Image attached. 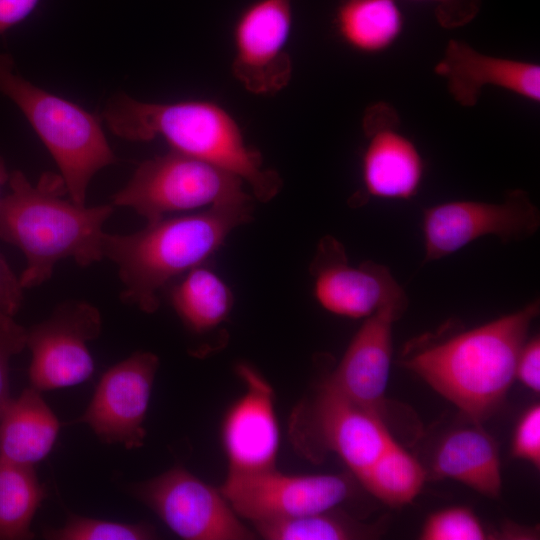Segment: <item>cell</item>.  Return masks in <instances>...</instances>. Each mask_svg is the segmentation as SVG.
<instances>
[{
    "label": "cell",
    "instance_id": "14",
    "mask_svg": "<svg viewBox=\"0 0 540 540\" xmlns=\"http://www.w3.org/2000/svg\"><path fill=\"white\" fill-rule=\"evenodd\" d=\"M310 273L317 302L333 314L359 319L385 307L407 308V294L387 267L372 261L351 265L331 236L320 240Z\"/></svg>",
    "mask_w": 540,
    "mask_h": 540
},
{
    "label": "cell",
    "instance_id": "30",
    "mask_svg": "<svg viewBox=\"0 0 540 540\" xmlns=\"http://www.w3.org/2000/svg\"><path fill=\"white\" fill-rule=\"evenodd\" d=\"M436 4L435 14L444 28L460 27L471 21L479 10L480 0H417Z\"/></svg>",
    "mask_w": 540,
    "mask_h": 540
},
{
    "label": "cell",
    "instance_id": "28",
    "mask_svg": "<svg viewBox=\"0 0 540 540\" xmlns=\"http://www.w3.org/2000/svg\"><path fill=\"white\" fill-rule=\"evenodd\" d=\"M27 329L13 316L0 314V414L10 401L9 363L26 347Z\"/></svg>",
    "mask_w": 540,
    "mask_h": 540
},
{
    "label": "cell",
    "instance_id": "34",
    "mask_svg": "<svg viewBox=\"0 0 540 540\" xmlns=\"http://www.w3.org/2000/svg\"><path fill=\"white\" fill-rule=\"evenodd\" d=\"M10 173L11 172L8 171L3 157L0 155V190L6 183H8Z\"/></svg>",
    "mask_w": 540,
    "mask_h": 540
},
{
    "label": "cell",
    "instance_id": "8",
    "mask_svg": "<svg viewBox=\"0 0 540 540\" xmlns=\"http://www.w3.org/2000/svg\"><path fill=\"white\" fill-rule=\"evenodd\" d=\"M131 494L149 507L177 536L186 540H253L220 488L182 466L134 483Z\"/></svg>",
    "mask_w": 540,
    "mask_h": 540
},
{
    "label": "cell",
    "instance_id": "31",
    "mask_svg": "<svg viewBox=\"0 0 540 540\" xmlns=\"http://www.w3.org/2000/svg\"><path fill=\"white\" fill-rule=\"evenodd\" d=\"M515 377L535 393L540 391V341L533 337L523 345L516 363Z\"/></svg>",
    "mask_w": 540,
    "mask_h": 540
},
{
    "label": "cell",
    "instance_id": "12",
    "mask_svg": "<svg viewBox=\"0 0 540 540\" xmlns=\"http://www.w3.org/2000/svg\"><path fill=\"white\" fill-rule=\"evenodd\" d=\"M296 0H256L238 16L232 33L231 72L249 93L277 94L293 75L288 42Z\"/></svg>",
    "mask_w": 540,
    "mask_h": 540
},
{
    "label": "cell",
    "instance_id": "1",
    "mask_svg": "<svg viewBox=\"0 0 540 540\" xmlns=\"http://www.w3.org/2000/svg\"><path fill=\"white\" fill-rule=\"evenodd\" d=\"M102 118L113 134L133 142L162 138L170 150L200 159L239 177L252 196L268 202L282 187L264 165L234 117L212 101L145 102L125 93L111 97Z\"/></svg>",
    "mask_w": 540,
    "mask_h": 540
},
{
    "label": "cell",
    "instance_id": "13",
    "mask_svg": "<svg viewBox=\"0 0 540 540\" xmlns=\"http://www.w3.org/2000/svg\"><path fill=\"white\" fill-rule=\"evenodd\" d=\"M158 368V356L148 351L113 365L102 375L86 410L71 423L88 425L104 443L140 448Z\"/></svg>",
    "mask_w": 540,
    "mask_h": 540
},
{
    "label": "cell",
    "instance_id": "19",
    "mask_svg": "<svg viewBox=\"0 0 540 540\" xmlns=\"http://www.w3.org/2000/svg\"><path fill=\"white\" fill-rule=\"evenodd\" d=\"M60 422L32 386L11 398L0 414V460L31 466L51 452Z\"/></svg>",
    "mask_w": 540,
    "mask_h": 540
},
{
    "label": "cell",
    "instance_id": "22",
    "mask_svg": "<svg viewBox=\"0 0 540 540\" xmlns=\"http://www.w3.org/2000/svg\"><path fill=\"white\" fill-rule=\"evenodd\" d=\"M334 23L338 36L352 50L376 54L396 42L404 19L396 0H340Z\"/></svg>",
    "mask_w": 540,
    "mask_h": 540
},
{
    "label": "cell",
    "instance_id": "11",
    "mask_svg": "<svg viewBox=\"0 0 540 540\" xmlns=\"http://www.w3.org/2000/svg\"><path fill=\"white\" fill-rule=\"evenodd\" d=\"M101 329L99 310L78 300L62 302L48 318L27 329L31 386L42 392L88 380L95 367L88 344L100 336Z\"/></svg>",
    "mask_w": 540,
    "mask_h": 540
},
{
    "label": "cell",
    "instance_id": "3",
    "mask_svg": "<svg viewBox=\"0 0 540 540\" xmlns=\"http://www.w3.org/2000/svg\"><path fill=\"white\" fill-rule=\"evenodd\" d=\"M539 313L538 300L513 313L426 346L402 365L479 423L503 403L519 353Z\"/></svg>",
    "mask_w": 540,
    "mask_h": 540
},
{
    "label": "cell",
    "instance_id": "7",
    "mask_svg": "<svg viewBox=\"0 0 540 540\" xmlns=\"http://www.w3.org/2000/svg\"><path fill=\"white\" fill-rule=\"evenodd\" d=\"M289 437L303 457L338 455L357 478L395 441L383 417L350 401L325 380L292 411Z\"/></svg>",
    "mask_w": 540,
    "mask_h": 540
},
{
    "label": "cell",
    "instance_id": "4",
    "mask_svg": "<svg viewBox=\"0 0 540 540\" xmlns=\"http://www.w3.org/2000/svg\"><path fill=\"white\" fill-rule=\"evenodd\" d=\"M252 203L221 205L164 217L137 232L103 237L104 258L118 268L121 300L145 313L160 305L159 292L189 270L204 265L229 234L249 222Z\"/></svg>",
    "mask_w": 540,
    "mask_h": 540
},
{
    "label": "cell",
    "instance_id": "5",
    "mask_svg": "<svg viewBox=\"0 0 540 540\" xmlns=\"http://www.w3.org/2000/svg\"><path fill=\"white\" fill-rule=\"evenodd\" d=\"M0 95L21 111L45 145L58 166L69 198L86 205L92 178L117 162L99 119L27 80L9 53H0Z\"/></svg>",
    "mask_w": 540,
    "mask_h": 540
},
{
    "label": "cell",
    "instance_id": "2",
    "mask_svg": "<svg viewBox=\"0 0 540 540\" xmlns=\"http://www.w3.org/2000/svg\"><path fill=\"white\" fill-rule=\"evenodd\" d=\"M8 185L10 192L0 197V239L26 258L19 276L23 289L49 280L60 260L71 258L86 267L104 259L103 226L113 213L112 204L88 207L66 199L60 174L43 173L32 184L15 170Z\"/></svg>",
    "mask_w": 540,
    "mask_h": 540
},
{
    "label": "cell",
    "instance_id": "16",
    "mask_svg": "<svg viewBox=\"0 0 540 540\" xmlns=\"http://www.w3.org/2000/svg\"><path fill=\"white\" fill-rule=\"evenodd\" d=\"M395 110L385 103L369 107L363 118L368 139L362 155L361 176L368 196L408 200L423 180L424 161L415 144L397 131Z\"/></svg>",
    "mask_w": 540,
    "mask_h": 540
},
{
    "label": "cell",
    "instance_id": "18",
    "mask_svg": "<svg viewBox=\"0 0 540 540\" xmlns=\"http://www.w3.org/2000/svg\"><path fill=\"white\" fill-rule=\"evenodd\" d=\"M434 72L445 80L449 94L463 107L475 106L485 86L540 101L538 64L485 55L463 41L451 39L447 43Z\"/></svg>",
    "mask_w": 540,
    "mask_h": 540
},
{
    "label": "cell",
    "instance_id": "17",
    "mask_svg": "<svg viewBox=\"0 0 540 540\" xmlns=\"http://www.w3.org/2000/svg\"><path fill=\"white\" fill-rule=\"evenodd\" d=\"M404 310L382 308L365 318L325 381L355 404L383 417L392 361V328Z\"/></svg>",
    "mask_w": 540,
    "mask_h": 540
},
{
    "label": "cell",
    "instance_id": "25",
    "mask_svg": "<svg viewBox=\"0 0 540 540\" xmlns=\"http://www.w3.org/2000/svg\"><path fill=\"white\" fill-rule=\"evenodd\" d=\"M252 526L265 540H351L374 534V528L335 509Z\"/></svg>",
    "mask_w": 540,
    "mask_h": 540
},
{
    "label": "cell",
    "instance_id": "26",
    "mask_svg": "<svg viewBox=\"0 0 540 540\" xmlns=\"http://www.w3.org/2000/svg\"><path fill=\"white\" fill-rule=\"evenodd\" d=\"M45 538L52 540H151L157 538L148 523H123L70 515L60 528L47 529Z\"/></svg>",
    "mask_w": 540,
    "mask_h": 540
},
{
    "label": "cell",
    "instance_id": "10",
    "mask_svg": "<svg viewBox=\"0 0 540 540\" xmlns=\"http://www.w3.org/2000/svg\"><path fill=\"white\" fill-rule=\"evenodd\" d=\"M539 225L537 207L520 189L510 191L501 203L457 200L433 205L423 212L424 261L447 257L488 235L503 242L525 239Z\"/></svg>",
    "mask_w": 540,
    "mask_h": 540
},
{
    "label": "cell",
    "instance_id": "29",
    "mask_svg": "<svg viewBox=\"0 0 540 540\" xmlns=\"http://www.w3.org/2000/svg\"><path fill=\"white\" fill-rule=\"evenodd\" d=\"M513 457L540 466V406L533 404L520 417L513 434Z\"/></svg>",
    "mask_w": 540,
    "mask_h": 540
},
{
    "label": "cell",
    "instance_id": "33",
    "mask_svg": "<svg viewBox=\"0 0 540 540\" xmlns=\"http://www.w3.org/2000/svg\"><path fill=\"white\" fill-rule=\"evenodd\" d=\"M39 0H0V35L27 18Z\"/></svg>",
    "mask_w": 540,
    "mask_h": 540
},
{
    "label": "cell",
    "instance_id": "27",
    "mask_svg": "<svg viewBox=\"0 0 540 540\" xmlns=\"http://www.w3.org/2000/svg\"><path fill=\"white\" fill-rule=\"evenodd\" d=\"M423 540H484L489 533L469 508L454 506L432 513L420 533Z\"/></svg>",
    "mask_w": 540,
    "mask_h": 540
},
{
    "label": "cell",
    "instance_id": "20",
    "mask_svg": "<svg viewBox=\"0 0 540 540\" xmlns=\"http://www.w3.org/2000/svg\"><path fill=\"white\" fill-rule=\"evenodd\" d=\"M432 470L435 476L461 482L486 497L500 496L498 446L478 426L456 429L445 435L435 450Z\"/></svg>",
    "mask_w": 540,
    "mask_h": 540
},
{
    "label": "cell",
    "instance_id": "9",
    "mask_svg": "<svg viewBox=\"0 0 540 540\" xmlns=\"http://www.w3.org/2000/svg\"><path fill=\"white\" fill-rule=\"evenodd\" d=\"M352 474H284L277 468L227 474L220 490L252 525L336 509L354 492Z\"/></svg>",
    "mask_w": 540,
    "mask_h": 540
},
{
    "label": "cell",
    "instance_id": "23",
    "mask_svg": "<svg viewBox=\"0 0 540 540\" xmlns=\"http://www.w3.org/2000/svg\"><path fill=\"white\" fill-rule=\"evenodd\" d=\"M44 498L34 467L0 460V540L33 538L31 522Z\"/></svg>",
    "mask_w": 540,
    "mask_h": 540
},
{
    "label": "cell",
    "instance_id": "21",
    "mask_svg": "<svg viewBox=\"0 0 540 540\" xmlns=\"http://www.w3.org/2000/svg\"><path fill=\"white\" fill-rule=\"evenodd\" d=\"M172 283L169 301L192 332L212 331L229 317L233 306L231 288L205 264L189 270Z\"/></svg>",
    "mask_w": 540,
    "mask_h": 540
},
{
    "label": "cell",
    "instance_id": "15",
    "mask_svg": "<svg viewBox=\"0 0 540 540\" xmlns=\"http://www.w3.org/2000/svg\"><path fill=\"white\" fill-rule=\"evenodd\" d=\"M235 369L244 391L227 410L221 424L227 474L274 469L280 447L274 391L251 364L239 362Z\"/></svg>",
    "mask_w": 540,
    "mask_h": 540
},
{
    "label": "cell",
    "instance_id": "32",
    "mask_svg": "<svg viewBox=\"0 0 540 540\" xmlns=\"http://www.w3.org/2000/svg\"><path fill=\"white\" fill-rule=\"evenodd\" d=\"M23 290L19 277L0 254V314L14 317L22 306Z\"/></svg>",
    "mask_w": 540,
    "mask_h": 540
},
{
    "label": "cell",
    "instance_id": "6",
    "mask_svg": "<svg viewBox=\"0 0 540 540\" xmlns=\"http://www.w3.org/2000/svg\"><path fill=\"white\" fill-rule=\"evenodd\" d=\"M245 186L224 169L169 150L141 162L111 204L133 209L149 224L173 212L252 203Z\"/></svg>",
    "mask_w": 540,
    "mask_h": 540
},
{
    "label": "cell",
    "instance_id": "24",
    "mask_svg": "<svg viewBox=\"0 0 540 540\" xmlns=\"http://www.w3.org/2000/svg\"><path fill=\"white\" fill-rule=\"evenodd\" d=\"M425 477L421 463L393 441L356 479L382 502L399 507L410 503L419 494Z\"/></svg>",
    "mask_w": 540,
    "mask_h": 540
}]
</instances>
